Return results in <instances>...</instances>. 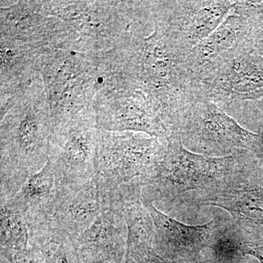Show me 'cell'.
<instances>
[{
    "mask_svg": "<svg viewBox=\"0 0 263 263\" xmlns=\"http://www.w3.org/2000/svg\"><path fill=\"white\" fill-rule=\"evenodd\" d=\"M1 256L9 263H47L41 252L32 245L24 251L1 249Z\"/></svg>",
    "mask_w": 263,
    "mask_h": 263,
    "instance_id": "cell-24",
    "label": "cell"
},
{
    "mask_svg": "<svg viewBox=\"0 0 263 263\" xmlns=\"http://www.w3.org/2000/svg\"><path fill=\"white\" fill-rule=\"evenodd\" d=\"M234 3L233 0L152 1V6L175 41L190 52L219 27Z\"/></svg>",
    "mask_w": 263,
    "mask_h": 263,
    "instance_id": "cell-13",
    "label": "cell"
},
{
    "mask_svg": "<svg viewBox=\"0 0 263 263\" xmlns=\"http://www.w3.org/2000/svg\"><path fill=\"white\" fill-rule=\"evenodd\" d=\"M255 22L230 12L212 34L189 52V65L197 79L239 48Z\"/></svg>",
    "mask_w": 263,
    "mask_h": 263,
    "instance_id": "cell-19",
    "label": "cell"
},
{
    "mask_svg": "<svg viewBox=\"0 0 263 263\" xmlns=\"http://www.w3.org/2000/svg\"><path fill=\"white\" fill-rule=\"evenodd\" d=\"M236 249L242 255L252 256L263 263V246H239Z\"/></svg>",
    "mask_w": 263,
    "mask_h": 263,
    "instance_id": "cell-26",
    "label": "cell"
},
{
    "mask_svg": "<svg viewBox=\"0 0 263 263\" xmlns=\"http://www.w3.org/2000/svg\"><path fill=\"white\" fill-rule=\"evenodd\" d=\"M183 146L206 157H223L238 150L263 157V132L253 133L241 127L207 97L197 99L179 127Z\"/></svg>",
    "mask_w": 263,
    "mask_h": 263,
    "instance_id": "cell-7",
    "label": "cell"
},
{
    "mask_svg": "<svg viewBox=\"0 0 263 263\" xmlns=\"http://www.w3.org/2000/svg\"><path fill=\"white\" fill-rule=\"evenodd\" d=\"M143 202L155 224L156 252L170 263L195 262L202 250L215 249L226 239L228 216H216L202 226H186L160 212L152 202Z\"/></svg>",
    "mask_w": 263,
    "mask_h": 263,
    "instance_id": "cell-11",
    "label": "cell"
},
{
    "mask_svg": "<svg viewBox=\"0 0 263 263\" xmlns=\"http://www.w3.org/2000/svg\"><path fill=\"white\" fill-rule=\"evenodd\" d=\"M42 79L53 127L92 109L98 92L91 57L74 49L46 48L40 57Z\"/></svg>",
    "mask_w": 263,
    "mask_h": 263,
    "instance_id": "cell-6",
    "label": "cell"
},
{
    "mask_svg": "<svg viewBox=\"0 0 263 263\" xmlns=\"http://www.w3.org/2000/svg\"><path fill=\"white\" fill-rule=\"evenodd\" d=\"M30 245L37 249L47 263H81L73 238L47 217L25 219Z\"/></svg>",
    "mask_w": 263,
    "mask_h": 263,
    "instance_id": "cell-21",
    "label": "cell"
},
{
    "mask_svg": "<svg viewBox=\"0 0 263 263\" xmlns=\"http://www.w3.org/2000/svg\"><path fill=\"white\" fill-rule=\"evenodd\" d=\"M239 151L223 157L198 155L183 146L179 133H173L160 167L143 186L142 199L153 204L173 202L186 192L214 187L234 168Z\"/></svg>",
    "mask_w": 263,
    "mask_h": 263,
    "instance_id": "cell-4",
    "label": "cell"
},
{
    "mask_svg": "<svg viewBox=\"0 0 263 263\" xmlns=\"http://www.w3.org/2000/svg\"><path fill=\"white\" fill-rule=\"evenodd\" d=\"M30 246V235L23 214L1 205V249L24 251Z\"/></svg>",
    "mask_w": 263,
    "mask_h": 263,
    "instance_id": "cell-22",
    "label": "cell"
},
{
    "mask_svg": "<svg viewBox=\"0 0 263 263\" xmlns=\"http://www.w3.org/2000/svg\"><path fill=\"white\" fill-rule=\"evenodd\" d=\"M60 182L49 161L42 169L30 175L7 205L23 214L25 218L46 217Z\"/></svg>",
    "mask_w": 263,
    "mask_h": 263,
    "instance_id": "cell-20",
    "label": "cell"
},
{
    "mask_svg": "<svg viewBox=\"0 0 263 263\" xmlns=\"http://www.w3.org/2000/svg\"><path fill=\"white\" fill-rule=\"evenodd\" d=\"M48 14L77 36L76 51L95 55L114 48L129 29L132 1H43Z\"/></svg>",
    "mask_w": 263,
    "mask_h": 263,
    "instance_id": "cell-8",
    "label": "cell"
},
{
    "mask_svg": "<svg viewBox=\"0 0 263 263\" xmlns=\"http://www.w3.org/2000/svg\"><path fill=\"white\" fill-rule=\"evenodd\" d=\"M230 12L257 22L263 18V1H235Z\"/></svg>",
    "mask_w": 263,
    "mask_h": 263,
    "instance_id": "cell-25",
    "label": "cell"
},
{
    "mask_svg": "<svg viewBox=\"0 0 263 263\" xmlns=\"http://www.w3.org/2000/svg\"><path fill=\"white\" fill-rule=\"evenodd\" d=\"M1 38L37 48L72 49L77 36L61 19L48 14L43 1L1 6Z\"/></svg>",
    "mask_w": 263,
    "mask_h": 263,
    "instance_id": "cell-12",
    "label": "cell"
},
{
    "mask_svg": "<svg viewBox=\"0 0 263 263\" xmlns=\"http://www.w3.org/2000/svg\"><path fill=\"white\" fill-rule=\"evenodd\" d=\"M114 196L96 177L86 182L59 185L46 217L72 238L89 228L102 213L113 207Z\"/></svg>",
    "mask_w": 263,
    "mask_h": 263,
    "instance_id": "cell-15",
    "label": "cell"
},
{
    "mask_svg": "<svg viewBox=\"0 0 263 263\" xmlns=\"http://www.w3.org/2000/svg\"><path fill=\"white\" fill-rule=\"evenodd\" d=\"M189 206H214L230 214L226 239L235 246H263V157L238 152V162L214 187L183 198Z\"/></svg>",
    "mask_w": 263,
    "mask_h": 263,
    "instance_id": "cell-3",
    "label": "cell"
},
{
    "mask_svg": "<svg viewBox=\"0 0 263 263\" xmlns=\"http://www.w3.org/2000/svg\"><path fill=\"white\" fill-rule=\"evenodd\" d=\"M185 51L154 15L137 12L119 43L101 57L104 79L117 90H138L148 99L170 136L201 95Z\"/></svg>",
    "mask_w": 263,
    "mask_h": 263,
    "instance_id": "cell-1",
    "label": "cell"
},
{
    "mask_svg": "<svg viewBox=\"0 0 263 263\" xmlns=\"http://www.w3.org/2000/svg\"><path fill=\"white\" fill-rule=\"evenodd\" d=\"M44 48L1 38V117L41 76L38 61Z\"/></svg>",
    "mask_w": 263,
    "mask_h": 263,
    "instance_id": "cell-18",
    "label": "cell"
},
{
    "mask_svg": "<svg viewBox=\"0 0 263 263\" xmlns=\"http://www.w3.org/2000/svg\"><path fill=\"white\" fill-rule=\"evenodd\" d=\"M167 141L137 132L99 129L96 179L112 195L145 186L163 160Z\"/></svg>",
    "mask_w": 263,
    "mask_h": 263,
    "instance_id": "cell-5",
    "label": "cell"
},
{
    "mask_svg": "<svg viewBox=\"0 0 263 263\" xmlns=\"http://www.w3.org/2000/svg\"><path fill=\"white\" fill-rule=\"evenodd\" d=\"M53 131L41 76L1 117V204L44 167Z\"/></svg>",
    "mask_w": 263,
    "mask_h": 263,
    "instance_id": "cell-2",
    "label": "cell"
},
{
    "mask_svg": "<svg viewBox=\"0 0 263 263\" xmlns=\"http://www.w3.org/2000/svg\"><path fill=\"white\" fill-rule=\"evenodd\" d=\"M98 136L93 109L53 127L48 160L60 183L75 184L95 177Z\"/></svg>",
    "mask_w": 263,
    "mask_h": 263,
    "instance_id": "cell-9",
    "label": "cell"
},
{
    "mask_svg": "<svg viewBox=\"0 0 263 263\" xmlns=\"http://www.w3.org/2000/svg\"><path fill=\"white\" fill-rule=\"evenodd\" d=\"M240 48L252 54L263 56V18L252 25Z\"/></svg>",
    "mask_w": 263,
    "mask_h": 263,
    "instance_id": "cell-23",
    "label": "cell"
},
{
    "mask_svg": "<svg viewBox=\"0 0 263 263\" xmlns=\"http://www.w3.org/2000/svg\"><path fill=\"white\" fill-rule=\"evenodd\" d=\"M201 94L223 107L237 110L245 103L263 100V56L240 48L198 77Z\"/></svg>",
    "mask_w": 263,
    "mask_h": 263,
    "instance_id": "cell-10",
    "label": "cell"
},
{
    "mask_svg": "<svg viewBox=\"0 0 263 263\" xmlns=\"http://www.w3.org/2000/svg\"><path fill=\"white\" fill-rule=\"evenodd\" d=\"M72 238L81 263H124L127 226L117 208L102 213L89 228Z\"/></svg>",
    "mask_w": 263,
    "mask_h": 263,
    "instance_id": "cell-17",
    "label": "cell"
},
{
    "mask_svg": "<svg viewBox=\"0 0 263 263\" xmlns=\"http://www.w3.org/2000/svg\"><path fill=\"white\" fill-rule=\"evenodd\" d=\"M254 105H255L256 107H257V108H258L263 113V100H261V101L257 102V103H254Z\"/></svg>",
    "mask_w": 263,
    "mask_h": 263,
    "instance_id": "cell-27",
    "label": "cell"
},
{
    "mask_svg": "<svg viewBox=\"0 0 263 263\" xmlns=\"http://www.w3.org/2000/svg\"><path fill=\"white\" fill-rule=\"evenodd\" d=\"M92 109L99 129L146 133L167 141L169 138L164 123L141 91H99Z\"/></svg>",
    "mask_w": 263,
    "mask_h": 263,
    "instance_id": "cell-14",
    "label": "cell"
},
{
    "mask_svg": "<svg viewBox=\"0 0 263 263\" xmlns=\"http://www.w3.org/2000/svg\"><path fill=\"white\" fill-rule=\"evenodd\" d=\"M143 186L131 185L116 193L113 207L122 212L127 226L124 263H170L156 252L153 219L142 200Z\"/></svg>",
    "mask_w": 263,
    "mask_h": 263,
    "instance_id": "cell-16",
    "label": "cell"
}]
</instances>
